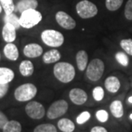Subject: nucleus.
<instances>
[{
	"label": "nucleus",
	"instance_id": "nucleus-14",
	"mask_svg": "<svg viewBox=\"0 0 132 132\" xmlns=\"http://www.w3.org/2000/svg\"><path fill=\"white\" fill-rule=\"evenodd\" d=\"M105 88L108 90L109 93H117L120 87V82L116 76H111L106 79L104 81Z\"/></svg>",
	"mask_w": 132,
	"mask_h": 132
},
{
	"label": "nucleus",
	"instance_id": "nucleus-35",
	"mask_svg": "<svg viewBox=\"0 0 132 132\" xmlns=\"http://www.w3.org/2000/svg\"><path fill=\"white\" fill-rule=\"evenodd\" d=\"M90 132H108L107 130L105 128L102 127V126H95L93 127Z\"/></svg>",
	"mask_w": 132,
	"mask_h": 132
},
{
	"label": "nucleus",
	"instance_id": "nucleus-15",
	"mask_svg": "<svg viewBox=\"0 0 132 132\" xmlns=\"http://www.w3.org/2000/svg\"><path fill=\"white\" fill-rule=\"evenodd\" d=\"M76 61L77 68L80 71L86 70L88 64V54L85 50H81L77 52L76 55Z\"/></svg>",
	"mask_w": 132,
	"mask_h": 132
},
{
	"label": "nucleus",
	"instance_id": "nucleus-18",
	"mask_svg": "<svg viewBox=\"0 0 132 132\" xmlns=\"http://www.w3.org/2000/svg\"><path fill=\"white\" fill-rule=\"evenodd\" d=\"M58 128L62 132H73L75 129V124L68 118H62L57 123Z\"/></svg>",
	"mask_w": 132,
	"mask_h": 132
},
{
	"label": "nucleus",
	"instance_id": "nucleus-27",
	"mask_svg": "<svg viewBox=\"0 0 132 132\" xmlns=\"http://www.w3.org/2000/svg\"><path fill=\"white\" fill-rule=\"evenodd\" d=\"M115 59L119 64L124 67H127L129 64V60L127 54H126L123 52H118L115 54Z\"/></svg>",
	"mask_w": 132,
	"mask_h": 132
},
{
	"label": "nucleus",
	"instance_id": "nucleus-36",
	"mask_svg": "<svg viewBox=\"0 0 132 132\" xmlns=\"http://www.w3.org/2000/svg\"><path fill=\"white\" fill-rule=\"evenodd\" d=\"M128 102H129V103L132 104V96L129 97V98H128Z\"/></svg>",
	"mask_w": 132,
	"mask_h": 132
},
{
	"label": "nucleus",
	"instance_id": "nucleus-2",
	"mask_svg": "<svg viewBox=\"0 0 132 132\" xmlns=\"http://www.w3.org/2000/svg\"><path fill=\"white\" fill-rule=\"evenodd\" d=\"M43 16L40 12L36 9L27 10L23 12L20 18L19 21L21 27L25 29H31L38 25L42 21Z\"/></svg>",
	"mask_w": 132,
	"mask_h": 132
},
{
	"label": "nucleus",
	"instance_id": "nucleus-13",
	"mask_svg": "<svg viewBox=\"0 0 132 132\" xmlns=\"http://www.w3.org/2000/svg\"><path fill=\"white\" fill-rule=\"evenodd\" d=\"M2 37L7 43H13L16 38V29L11 24H5L2 29Z\"/></svg>",
	"mask_w": 132,
	"mask_h": 132
},
{
	"label": "nucleus",
	"instance_id": "nucleus-34",
	"mask_svg": "<svg viewBox=\"0 0 132 132\" xmlns=\"http://www.w3.org/2000/svg\"><path fill=\"white\" fill-rule=\"evenodd\" d=\"M8 121L9 120L7 118V116L2 112L0 111V129H3L4 126Z\"/></svg>",
	"mask_w": 132,
	"mask_h": 132
},
{
	"label": "nucleus",
	"instance_id": "nucleus-10",
	"mask_svg": "<svg viewBox=\"0 0 132 132\" xmlns=\"http://www.w3.org/2000/svg\"><path fill=\"white\" fill-rule=\"evenodd\" d=\"M69 98L76 105H82L87 101V94L81 88H73L69 93Z\"/></svg>",
	"mask_w": 132,
	"mask_h": 132
},
{
	"label": "nucleus",
	"instance_id": "nucleus-19",
	"mask_svg": "<svg viewBox=\"0 0 132 132\" xmlns=\"http://www.w3.org/2000/svg\"><path fill=\"white\" fill-rule=\"evenodd\" d=\"M19 71L20 73L25 77L32 76L34 73V65L32 62L29 60L22 61L19 65Z\"/></svg>",
	"mask_w": 132,
	"mask_h": 132
},
{
	"label": "nucleus",
	"instance_id": "nucleus-1",
	"mask_svg": "<svg viewBox=\"0 0 132 132\" xmlns=\"http://www.w3.org/2000/svg\"><path fill=\"white\" fill-rule=\"evenodd\" d=\"M54 75L62 83H69L74 79L76 71L74 67L68 62H60L54 66Z\"/></svg>",
	"mask_w": 132,
	"mask_h": 132
},
{
	"label": "nucleus",
	"instance_id": "nucleus-4",
	"mask_svg": "<svg viewBox=\"0 0 132 132\" xmlns=\"http://www.w3.org/2000/svg\"><path fill=\"white\" fill-rule=\"evenodd\" d=\"M38 89L32 83H26L18 87L14 93L15 98L20 102H25L32 100L37 94Z\"/></svg>",
	"mask_w": 132,
	"mask_h": 132
},
{
	"label": "nucleus",
	"instance_id": "nucleus-16",
	"mask_svg": "<svg viewBox=\"0 0 132 132\" xmlns=\"http://www.w3.org/2000/svg\"><path fill=\"white\" fill-rule=\"evenodd\" d=\"M61 58V54L57 49H52L43 55V61L46 64H52L58 62Z\"/></svg>",
	"mask_w": 132,
	"mask_h": 132
},
{
	"label": "nucleus",
	"instance_id": "nucleus-23",
	"mask_svg": "<svg viewBox=\"0 0 132 132\" xmlns=\"http://www.w3.org/2000/svg\"><path fill=\"white\" fill-rule=\"evenodd\" d=\"M5 24H10L13 25L16 29H19L21 27L19 18L17 17L14 13H10V14H6L4 18Z\"/></svg>",
	"mask_w": 132,
	"mask_h": 132
},
{
	"label": "nucleus",
	"instance_id": "nucleus-38",
	"mask_svg": "<svg viewBox=\"0 0 132 132\" xmlns=\"http://www.w3.org/2000/svg\"><path fill=\"white\" fill-rule=\"evenodd\" d=\"M129 118H130V119H131V120H132V114H130Z\"/></svg>",
	"mask_w": 132,
	"mask_h": 132
},
{
	"label": "nucleus",
	"instance_id": "nucleus-24",
	"mask_svg": "<svg viewBox=\"0 0 132 132\" xmlns=\"http://www.w3.org/2000/svg\"><path fill=\"white\" fill-rule=\"evenodd\" d=\"M34 132H57V128L51 123L40 124L34 129Z\"/></svg>",
	"mask_w": 132,
	"mask_h": 132
},
{
	"label": "nucleus",
	"instance_id": "nucleus-33",
	"mask_svg": "<svg viewBox=\"0 0 132 132\" xmlns=\"http://www.w3.org/2000/svg\"><path fill=\"white\" fill-rule=\"evenodd\" d=\"M9 89V84L5 83V84H2L0 83V98H3L7 94V91Z\"/></svg>",
	"mask_w": 132,
	"mask_h": 132
},
{
	"label": "nucleus",
	"instance_id": "nucleus-3",
	"mask_svg": "<svg viewBox=\"0 0 132 132\" xmlns=\"http://www.w3.org/2000/svg\"><path fill=\"white\" fill-rule=\"evenodd\" d=\"M42 41L49 47L57 48L64 43L65 38L61 32L55 29H45L40 35Z\"/></svg>",
	"mask_w": 132,
	"mask_h": 132
},
{
	"label": "nucleus",
	"instance_id": "nucleus-5",
	"mask_svg": "<svg viewBox=\"0 0 132 132\" xmlns=\"http://www.w3.org/2000/svg\"><path fill=\"white\" fill-rule=\"evenodd\" d=\"M86 69L87 77L92 81H97L104 74L105 65L101 59L95 58L88 64Z\"/></svg>",
	"mask_w": 132,
	"mask_h": 132
},
{
	"label": "nucleus",
	"instance_id": "nucleus-26",
	"mask_svg": "<svg viewBox=\"0 0 132 132\" xmlns=\"http://www.w3.org/2000/svg\"><path fill=\"white\" fill-rule=\"evenodd\" d=\"M0 3L6 14L13 13L15 10V6L13 0H0Z\"/></svg>",
	"mask_w": 132,
	"mask_h": 132
},
{
	"label": "nucleus",
	"instance_id": "nucleus-9",
	"mask_svg": "<svg viewBox=\"0 0 132 132\" xmlns=\"http://www.w3.org/2000/svg\"><path fill=\"white\" fill-rule=\"evenodd\" d=\"M55 19L61 27L68 30L73 29L76 26L75 20L64 11H58L55 15Z\"/></svg>",
	"mask_w": 132,
	"mask_h": 132
},
{
	"label": "nucleus",
	"instance_id": "nucleus-31",
	"mask_svg": "<svg viewBox=\"0 0 132 132\" xmlns=\"http://www.w3.org/2000/svg\"><path fill=\"white\" fill-rule=\"evenodd\" d=\"M95 116H96L97 120L100 121L101 123H106L109 119L108 112L104 109H101V110L97 111V112L95 114Z\"/></svg>",
	"mask_w": 132,
	"mask_h": 132
},
{
	"label": "nucleus",
	"instance_id": "nucleus-7",
	"mask_svg": "<svg viewBox=\"0 0 132 132\" xmlns=\"http://www.w3.org/2000/svg\"><path fill=\"white\" fill-rule=\"evenodd\" d=\"M68 109V104L65 100H58L51 104L47 111L48 119L54 120L60 118L67 112Z\"/></svg>",
	"mask_w": 132,
	"mask_h": 132
},
{
	"label": "nucleus",
	"instance_id": "nucleus-20",
	"mask_svg": "<svg viewBox=\"0 0 132 132\" xmlns=\"http://www.w3.org/2000/svg\"><path fill=\"white\" fill-rule=\"evenodd\" d=\"M13 71L7 68H0V83H10L14 79Z\"/></svg>",
	"mask_w": 132,
	"mask_h": 132
},
{
	"label": "nucleus",
	"instance_id": "nucleus-28",
	"mask_svg": "<svg viewBox=\"0 0 132 132\" xmlns=\"http://www.w3.org/2000/svg\"><path fill=\"white\" fill-rule=\"evenodd\" d=\"M120 46L128 54L132 56V39H123L120 41Z\"/></svg>",
	"mask_w": 132,
	"mask_h": 132
},
{
	"label": "nucleus",
	"instance_id": "nucleus-39",
	"mask_svg": "<svg viewBox=\"0 0 132 132\" xmlns=\"http://www.w3.org/2000/svg\"><path fill=\"white\" fill-rule=\"evenodd\" d=\"M0 58H1V56H0Z\"/></svg>",
	"mask_w": 132,
	"mask_h": 132
},
{
	"label": "nucleus",
	"instance_id": "nucleus-21",
	"mask_svg": "<svg viewBox=\"0 0 132 132\" xmlns=\"http://www.w3.org/2000/svg\"><path fill=\"white\" fill-rule=\"evenodd\" d=\"M110 111L111 113L114 118H120L123 117V104L121 103L120 101H114L112 104H110Z\"/></svg>",
	"mask_w": 132,
	"mask_h": 132
},
{
	"label": "nucleus",
	"instance_id": "nucleus-29",
	"mask_svg": "<svg viewBox=\"0 0 132 132\" xmlns=\"http://www.w3.org/2000/svg\"><path fill=\"white\" fill-rule=\"evenodd\" d=\"M93 97L96 101H102L104 97V89L100 87L97 86L93 90Z\"/></svg>",
	"mask_w": 132,
	"mask_h": 132
},
{
	"label": "nucleus",
	"instance_id": "nucleus-37",
	"mask_svg": "<svg viewBox=\"0 0 132 132\" xmlns=\"http://www.w3.org/2000/svg\"><path fill=\"white\" fill-rule=\"evenodd\" d=\"M2 6L1 5V3H0V13H2Z\"/></svg>",
	"mask_w": 132,
	"mask_h": 132
},
{
	"label": "nucleus",
	"instance_id": "nucleus-25",
	"mask_svg": "<svg viewBox=\"0 0 132 132\" xmlns=\"http://www.w3.org/2000/svg\"><path fill=\"white\" fill-rule=\"evenodd\" d=\"M123 0H106V7L109 11L118 10L123 5Z\"/></svg>",
	"mask_w": 132,
	"mask_h": 132
},
{
	"label": "nucleus",
	"instance_id": "nucleus-30",
	"mask_svg": "<svg viewBox=\"0 0 132 132\" xmlns=\"http://www.w3.org/2000/svg\"><path fill=\"white\" fill-rule=\"evenodd\" d=\"M91 114L89 112L87 111H85L80 113L76 118V123L79 125H82L86 122H87L90 119Z\"/></svg>",
	"mask_w": 132,
	"mask_h": 132
},
{
	"label": "nucleus",
	"instance_id": "nucleus-8",
	"mask_svg": "<svg viewBox=\"0 0 132 132\" xmlns=\"http://www.w3.org/2000/svg\"><path fill=\"white\" fill-rule=\"evenodd\" d=\"M25 112L29 118L35 120L42 119L46 114L44 106L38 101L29 102L25 106Z\"/></svg>",
	"mask_w": 132,
	"mask_h": 132
},
{
	"label": "nucleus",
	"instance_id": "nucleus-6",
	"mask_svg": "<svg viewBox=\"0 0 132 132\" xmlns=\"http://www.w3.org/2000/svg\"><path fill=\"white\" fill-rule=\"evenodd\" d=\"M76 10L79 16L83 19L93 18L98 14L96 5L88 0H82L78 2L76 6Z\"/></svg>",
	"mask_w": 132,
	"mask_h": 132
},
{
	"label": "nucleus",
	"instance_id": "nucleus-17",
	"mask_svg": "<svg viewBox=\"0 0 132 132\" xmlns=\"http://www.w3.org/2000/svg\"><path fill=\"white\" fill-rule=\"evenodd\" d=\"M38 6V2L37 0H21L16 5L15 10L22 13L27 10L36 9Z\"/></svg>",
	"mask_w": 132,
	"mask_h": 132
},
{
	"label": "nucleus",
	"instance_id": "nucleus-22",
	"mask_svg": "<svg viewBox=\"0 0 132 132\" xmlns=\"http://www.w3.org/2000/svg\"><path fill=\"white\" fill-rule=\"evenodd\" d=\"M21 125L16 120H9L3 128V132H21Z\"/></svg>",
	"mask_w": 132,
	"mask_h": 132
},
{
	"label": "nucleus",
	"instance_id": "nucleus-12",
	"mask_svg": "<svg viewBox=\"0 0 132 132\" xmlns=\"http://www.w3.org/2000/svg\"><path fill=\"white\" fill-rule=\"evenodd\" d=\"M4 54L10 60L15 61L19 57V49L15 44L12 43H7L4 47Z\"/></svg>",
	"mask_w": 132,
	"mask_h": 132
},
{
	"label": "nucleus",
	"instance_id": "nucleus-11",
	"mask_svg": "<svg viewBox=\"0 0 132 132\" xmlns=\"http://www.w3.org/2000/svg\"><path fill=\"white\" fill-rule=\"evenodd\" d=\"M24 54L27 57L29 58H36V57H40V55L43 54L42 46L39 45L38 43H29L26 45L24 48Z\"/></svg>",
	"mask_w": 132,
	"mask_h": 132
},
{
	"label": "nucleus",
	"instance_id": "nucleus-32",
	"mask_svg": "<svg viewBox=\"0 0 132 132\" xmlns=\"http://www.w3.org/2000/svg\"><path fill=\"white\" fill-rule=\"evenodd\" d=\"M125 16L128 20H132V0H128L125 7Z\"/></svg>",
	"mask_w": 132,
	"mask_h": 132
}]
</instances>
